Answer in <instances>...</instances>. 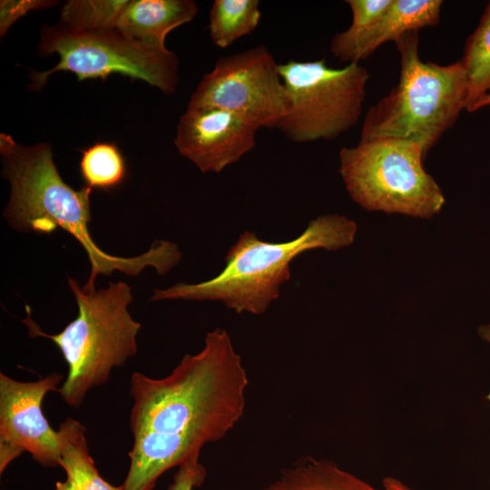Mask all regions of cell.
Here are the masks:
<instances>
[{
  "mask_svg": "<svg viewBox=\"0 0 490 490\" xmlns=\"http://www.w3.org/2000/svg\"><path fill=\"white\" fill-rule=\"evenodd\" d=\"M248 385L241 358L220 328L207 333L203 348L185 355L168 376L134 372L124 490H152L163 473L228 435L244 415Z\"/></svg>",
  "mask_w": 490,
  "mask_h": 490,
  "instance_id": "6da1fadb",
  "label": "cell"
},
{
  "mask_svg": "<svg viewBox=\"0 0 490 490\" xmlns=\"http://www.w3.org/2000/svg\"><path fill=\"white\" fill-rule=\"evenodd\" d=\"M0 153L5 178L11 187L10 200L3 215L15 230L49 234L58 228L70 233L82 245L91 264L84 289H93L99 275L113 271L135 276L146 267L159 275L167 273L181 260L175 243L157 240L148 251L122 258L101 250L90 234L92 189L74 190L60 176L46 142L33 146L17 144L5 133L0 135Z\"/></svg>",
  "mask_w": 490,
  "mask_h": 490,
  "instance_id": "7a4b0ae2",
  "label": "cell"
},
{
  "mask_svg": "<svg viewBox=\"0 0 490 490\" xmlns=\"http://www.w3.org/2000/svg\"><path fill=\"white\" fill-rule=\"evenodd\" d=\"M356 232L357 224L338 214L318 217L303 233L286 242L263 241L245 230L228 250L225 268L213 279L154 289L150 301L220 300L237 313L261 314L279 298L281 284L290 278L289 264L298 255L317 248L336 250L348 246Z\"/></svg>",
  "mask_w": 490,
  "mask_h": 490,
  "instance_id": "3957f363",
  "label": "cell"
},
{
  "mask_svg": "<svg viewBox=\"0 0 490 490\" xmlns=\"http://www.w3.org/2000/svg\"><path fill=\"white\" fill-rule=\"evenodd\" d=\"M78 307L77 317L58 334L42 331L27 316L22 321L30 337L51 339L68 367L67 376L56 392L72 407H79L86 394L105 384L111 371L122 366L137 352L136 336L141 324L128 311L132 300L131 287L122 281L110 282L106 289H84L68 277Z\"/></svg>",
  "mask_w": 490,
  "mask_h": 490,
  "instance_id": "277c9868",
  "label": "cell"
},
{
  "mask_svg": "<svg viewBox=\"0 0 490 490\" xmlns=\"http://www.w3.org/2000/svg\"><path fill=\"white\" fill-rule=\"evenodd\" d=\"M397 84L366 113L359 141L399 139L416 143L424 157L466 110L467 83L461 61L441 65L418 54L417 31L396 42Z\"/></svg>",
  "mask_w": 490,
  "mask_h": 490,
  "instance_id": "5b68a950",
  "label": "cell"
},
{
  "mask_svg": "<svg viewBox=\"0 0 490 490\" xmlns=\"http://www.w3.org/2000/svg\"><path fill=\"white\" fill-rule=\"evenodd\" d=\"M418 145L399 139L359 141L339 152V173L362 208L430 218L445 204L434 178L423 166Z\"/></svg>",
  "mask_w": 490,
  "mask_h": 490,
  "instance_id": "8992f818",
  "label": "cell"
},
{
  "mask_svg": "<svg viewBox=\"0 0 490 490\" xmlns=\"http://www.w3.org/2000/svg\"><path fill=\"white\" fill-rule=\"evenodd\" d=\"M288 108L276 126L289 140L335 139L359 121L370 75L359 64L332 68L324 59L279 64Z\"/></svg>",
  "mask_w": 490,
  "mask_h": 490,
  "instance_id": "52a82bcc",
  "label": "cell"
},
{
  "mask_svg": "<svg viewBox=\"0 0 490 490\" xmlns=\"http://www.w3.org/2000/svg\"><path fill=\"white\" fill-rule=\"evenodd\" d=\"M39 53H56L60 60L47 71H31L34 90L41 89L47 78L58 71L72 72L78 81L105 79L111 74H120L145 81L167 94L175 93L179 83V60L174 53L135 43L117 28L77 32L64 26H47L41 34Z\"/></svg>",
  "mask_w": 490,
  "mask_h": 490,
  "instance_id": "ba28073f",
  "label": "cell"
},
{
  "mask_svg": "<svg viewBox=\"0 0 490 490\" xmlns=\"http://www.w3.org/2000/svg\"><path fill=\"white\" fill-rule=\"evenodd\" d=\"M279 64L265 45L220 57L188 105L224 109L260 128H276L288 108Z\"/></svg>",
  "mask_w": 490,
  "mask_h": 490,
  "instance_id": "9c48e42d",
  "label": "cell"
},
{
  "mask_svg": "<svg viewBox=\"0 0 490 490\" xmlns=\"http://www.w3.org/2000/svg\"><path fill=\"white\" fill-rule=\"evenodd\" d=\"M62 375L23 382L0 373V473L28 452L41 466H60V438L44 416L45 395L57 391Z\"/></svg>",
  "mask_w": 490,
  "mask_h": 490,
  "instance_id": "30bf717a",
  "label": "cell"
},
{
  "mask_svg": "<svg viewBox=\"0 0 490 490\" xmlns=\"http://www.w3.org/2000/svg\"><path fill=\"white\" fill-rule=\"evenodd\" d=\"M259 129L233 112L188 105L179 120L174 143L201 172H220L254 148Z\"/></svg>",
  "mask_w": 490,
  "mask_h": 490,
  "instance_id": "8fae6325",
  "label": "cell"
},
{
  "mask_svg": "<svg viewBox=\"0 0 490 490\" xmlns=\"http://www.w3.org/2000/svg\"><path fill=\"white\" fill-rule=\"evenodd\" d=\"M442 5L441 0H392L375 23L351 41L330 46V52L348 64H359L387 42H396L408 32L436 26Z\"/></svg>",
  "mask_w": 490,
  "mask_h": 490,
  "instance_id": "7c38bea8",
  "label": "cell"
},
{
  "mask_svg": "<svg viewBox=\"0 0 490 490\" xmlns=\"http://www.w3.org/2000/svg\"><path fill=\"white\" fill-rule=\"evenodd\" d=\"M198 13L192 0L130 1L116 28L128 39L152 48H166V35L191 21Z\"/></svg>",
  "mask_w": 490,
  "mask_h": 490,
  "instance_id": "4fadbf2b",
  "label": "cell"
},
{
  "mask_svg": "<svg viewBox=\"0 0 490 490\" xmlns=\"http://www.w3.org/2000/svg\"><path fill=\"white\" fill-rule=\"evenodd\" d=\"M262 490H378L335 463L312 456L283 469Z\"/></svg>",
  "mask_w": 490,
  "mask_h": 490,
  "instance_id": "5bb4252c",
  "label": "cell"
},
{
  "mask_svg": "<svg viewBox=\"0 0 490 490\" xmlns=\"http://www.w3.org/2000/svg\"><path fill=\"white\" fill-rule=\"evenodd\" d=\"M60 438V466L79 490H124L112 485L95 467L89 453L85 427L72 417L63 421L57 430Z\"/></svg>",
  "mask_w": 490,
  "mask_h": 490,
  "instance_id": "9a60e30c",
  "label": "cell"
},
{
  "mask_svg": "<svg viewBox=\"0 0 490 490\" xmlns=\"http://www.w3.org/2000/svg\"><path fill=\"white\" fill-rule=\"evenodd\" d=\"M460 61L467 83L466 110L473 113L490 105V3L467 38Z\"/></svg>",
  "mask_w": 490,
  "mask_h": 490,
  "instance_id": "2e32d148",
  "label": "cell"
},
{
  "mask_svg": "<svg viewBox=\"0 0 490 490\" xmlns=\"http://www.w3.org/2000/svg\"><path fill=\"white\" fill-rule=\"evenodd\" d=\"M260 17L259 0H215L209 14L211 41L220 48H227L251 34Z\"/></svg>",
  "mask_w": 490,
  "mask_h": 490,
  "instance_id": "e0dca14e",
  "label": "cell"
},
{
  "mask_svg": "<svg viewBox=\"0 0 490 490\" xmlns=\"http://www.w3.org/2000/svg\"><path fill=\"white\" fill-rule=\"evenodd\" d=\"M126 0H70L62 7L60 20L72 31L90 32L116 28L128 5Z\"/></svg>",
  "mask_w": 490,
  "mask_h": 490,
  "instance_id": "ac0fdd59",
  "label": "cell"
},
{
  "mask_svg": "<svg viewBox=\"0 0 490 490\" xmlns=\"http://www.w3.org/2000/svg\"><path fill=\"white\" fill-rule=\"evenodd\" d=\"M80 172L85 185L108 190L121 184L126 174L124 159L110 142H96L83 151Z\"/></svg>",
  "mask_w": 490,
  "mask_h": 490,
  "instance_id": "d6986e66",
  "label": "cell"
},
{
  "mask_svg": "<svg viewBox=\"0 0 490 490\" xmlns=\"http://www.w3.org/2000/svg\"><path fill=\"white\" fill-rule=\"evenodd\" d=\"M346 3L352 13L351 24L332 37L330 46L340 45L354 39L379 18L392 0H348Z\"/></svg>",
  "mask_w": 490,
  "mask_h": 490,
  "instance_id": "ffe728a7",
  "label": "cell"
},
{
  "mask_svg": "<svg viewBox=\"0 0 490 490\" xmlns=\"http://www.w3.org/2000/svg\"><path fill=\"white\" fill-rule=\"evenodd\" d=\"M54 1L43 0H2L0 2V34H5L9 27L21 16L32 10H38L54 5Z\"/></svg>",
  "mask_w": 490,
  "mask_h": 490,
  "instance_id": "44dd1931",
  "label": "cell"
},
{
  "mask_svg": "<svg viewBox=\"0 0 490 490\" xmlns=\"http://www.w3.org/2000/svg\"><path fill=\"white\" fill-rule=\"evenodd\" d=\"M207 471L200 462V456H195L178 466L169 490H193L202 485Z\"/></svg>",
  "mask_w": 490,
  "mask_h": 490,
  "instance_id": "7402d4cb",
  "label": "cell"
},
{
  "mask_svg": "<svg viewBox=\"0 0 490 490\" xmlns=\"http://www.w3.org/2000/svg\"><path fill=\"white\" fill-rule=\"evenodd\" d=\"M382 485L384 490H412L400 480L391 476L383 478Z\"/></svg>",
  "mask_w": 490,
  "mask_h": 490,
  "instance_id": "603a6c76",
  "label": "cell"
},
{
  "mask_svg": "<svg viewBox=\"0 0 490 490\" xmlns=\"http://www.w3.org/2000/svg\"><path fill=\"white\" fill-rule=\"evenodd\" d=\"M478 335L490 345V324L480 326ZM486 399L490 401V393L487 395Z\"/></svg>",
  "mask_w": 490,
  "mask_h": 490,
  "instance_id": "cb8c5ba5",
  "label": "cell"
},
{
  "mask_svg": "<svg viewBox=\"0 0 490 490\" xmlns=\"http://www.w3.org/2000/svg\"><path fill=\"white\" fill-rule=\"evenodd\" d=\"M54 490H79V489L71 480L66 478L65 481L56 482Z\"/></svg>",
  "mask_w": 490,
  "mask_h": 490,
  "instance_id": "d4e9b609",
  "label": "cell"
}]
</instances>
